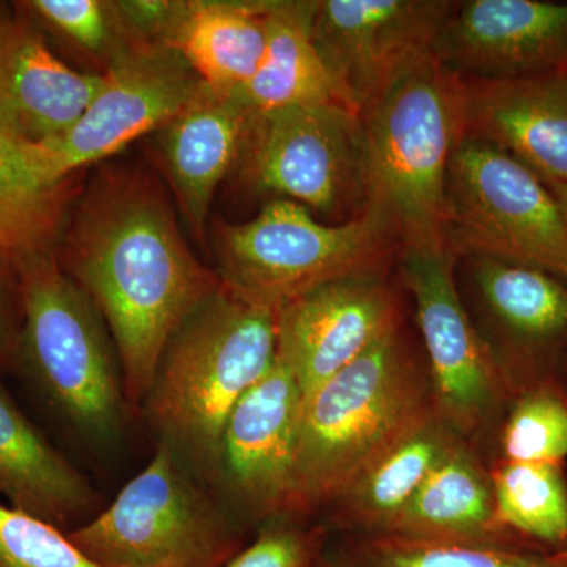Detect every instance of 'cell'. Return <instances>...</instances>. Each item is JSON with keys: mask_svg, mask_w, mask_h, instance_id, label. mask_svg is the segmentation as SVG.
<instances>
[{"mask_svg": "<svg viewBox=\"0 0 567 567\" xmlns=\"http://www.w3.org/2000/svg\"><path fill=\"white\" fill-rule=\"evenodd\" d=\"M59 246L112 336L126 404H144L171 339L221 279L186 245L158 182L130 167L96 175Z\"/></svg>", "mask_w": 567, "mask_h": 567, "instance_id": "obj_1", "label": "cell"}, {"mask_svg": "<svg viewBox=\"0 0 567 567\" xmlns=\"http://www.w3.org/2000/svg\"><path fill=\"white\" fill-rule=\"evenodd\" d=\"M363 210L401 251H446L445 189L457 145L468 134L464 78L434 55L360 115Z\"/></svg>", "mask_w": 567, "mask_h": 567, "instance_id": "obj_2", "label": "cell"}, {"mask_svg": "<svg viewBox=\"0 0 567 567\" xmlns=\"http://www.w3.org/2000/svg\"><path fill=\"white\" fill-rule=\"evenodd\" d=\"M436 412L423 350L405 324L303 399L297 520H320L377 457Z\"/></svg>", "mask_w": 567, "mask_h": 567, "instance_id": "obj_3", "label": "cell"}, {"mask_svg": "<svg viewBox=\"0 0 567 567\" xmlns=\"http://www.w3.org/2000/svg\"><path fill=\"white\" fill-rule=\"evenodd\" d=\"M276 353V312L221 282L171 339L145 399L163 442L215 477L227 417Z\"/></svg>", "mask_w": 567, "mask_h": 567, "instance_id": "obj_4", "label": "cell"}, {"mask_svg": "<svg viewBox=\"0 0 567 567\" xmlns=\"http://www.w3.org/2000/svg\"><path fill=\"white\" fill-rule=\"evenodd\" d=\"M14 268L21 297L17 360L85 439L114 443L126 401L103 317L63 271L58 254Z\"/></svg>", "mask_w": 567, "mask_h": 567, "instance_id": "obj_5", "label": "cell"}, {"mask_svg": "<svg viewBox=\"0 0 567 567\" xmlns=\"http://www.w3.org/2000/svg\"><path fill=\"white\" fill-rule=\"evenodd\" d=\"M69 537L102 567H224L245 547L246 525L162 442L114 502Z\"/></svg>", "mask_w": 567, "mask_h": 567, "instance_id": "obj_6", "label": "cell"}, {"mask_svg": "<svg viewBox=\"0 0 567 567\" xmlns=\"http://www.w3.org/2000/svg\"><path fill=\"white\" fill-rule=\"evenodd\" d=\"M394 246L369 213L328 226L287 199L271 200L249 221L218 224L215 234L224 286L275 312L336 279L385 274Z\"/></svg>", "mask_w": 567, "mask_h": 567, "instance_id": "obj_7", "label": "cell"}, {"mask_svg": "<svg viewBox=\"0 0 567 567\" xmlns=\"http://www.w3.org/2000/svg\"><path fill=\"white\" fill-rule=\"evenodd\" d=\"M445 246L457 260L496 257L567 281V234L554 193L511 153L470 134L447 169Z\"/></svg>", "mask_w": 567, "mask_h": 567, "instance_id": "obj_8", "label": "cell"}, {"mask_svg": "<svg viewBox=\"0 0 567 567\" xmlns=\"http://www.w3.org/2000/svg\"><path fill=\"white\" fill-rule=\"evenodd\" d=\"M456 262L447 251H405L401 279L415 303L436 413L491 464L516 391L466 309Z\"/></svg>", "mask_w": 567, "mask_h": 567, "instance_id": "obj_9", "label": "cell"}, {"mask_svg": "<svg viewBox=\"0 0 567 567\" xmlns=\"http://www.w3.org/2000/svg\"><path fill=\"white\" fill-rule=\"evenodd\" d=\"M361 118L342 104L249 115L237 169L249 188L311 210L333 212L361 196Z\"/></svg>", "mask_w": 567, "mask_h": 567, "instance_id": "obj_10", "label": "cell"}, {"mask_svg": "<svg viewBox=\"0 0 567 567\" xmlns=\"http://www.w3.org/2000/svg\"><path fill=\"white\" fill-rule=\"evenodd\" d=\"M203 81L166 43L132 44L103 73V84L69 132L32 145L41 173L65 182L133 141L156 133L182 111Z\"/></svg>", "mask_w": 567, "mask_h": 567, "instance_id": "obj_11", "label": "cell"}, {"mask_svg": "<svg viewBox=\"0 0 567 567\" xmlns=\"http://www.w3.org/2000/svg\"><path fill=\"white\" fill-rule=\"evenodd\" d=\"M451 0H316L312 40L350 110L361 115L434 55Z\"/></svg>", "mask_w": 567, "mask_h": 567, "instance_id": "obj_12", "label": "cell"}, {"mask_svg": "<svg viewBox=\"0 0 567 567\" xmlns=\"http://www.w3.org/2000/svg\"><path fill=\"white\" fill-rule=\"evenodd\" d=\"M301 406L303 393L276 353L267 375L227 417L215 480L246 527L295 518Z\"/></svg>", "mask_w": 567, "mask_h": 567, "instance_id": "obj_13", "label": "cell"}, {"mask_svg": "<svg viewBox=\"0 0 567 567\" xmlns=\"http://www.w3.org/2000/svg\"><path fill=\"white\" fill-rule=\"evenodd\" d=\"M464 260L475 308V316H470L516 394L561 377L567 350V286L563 279L496 257Z\"/></svg>", "mask_w": 567, "mask_h": 567, "instance_id": "obj_14", "label": "cell"}, {"mask_svg": "<svg viewBox=\"0 0 567 567\" xmlns=\"http://www.w3.org/2000/svg\"><path fill=\"white\" fill-rule=\"evenodd\" d=\"M404 324L401 297L385 274L336 279L276 312L278 357L305 399Z\"/></svg>", "mask_w": 567, "mask_h": 567, "instance_id": "obj_15", "label": "cell"}, {"mask_svg": "<svg viewBox=\"0 0 567 567\" xmlns=\"http://www.w3.org/2000/svg\"><path fill=\"white\" fill-rule=\"evenodd\" d=\"M434 58L470 80H506L555 69L567 63V2H456L435 41Z\"/></svg>", "mask_w": 567, "mask_h": 567, "instance_id": "obj_16", "label": "cell"}, {"mask_svg": "<svg viewBox=\"0 0 567 567\" xmlns=\"http://www.w3.org/2000/svg\"><path fill=\"white\" fill-rule=\"evenodd\" d=\"M103 84V74L74 70L51 51L24 17L0 20V130L29 145L69 132Z\"/></svg>", "mask_w": 567, "mask_h": 567, "instance_id": "obj_17", "label": "cell"}, {"mask_svg": "<svg viewBox=\"0 0 567 567\" xmlns=\"http://www.w3.org/2000/svg\"><path fill=\"white\" fill-rule=\"evenodd\" d=\"M464 81L470 136L511 153L546 185L567 182V63L527 76Z\"/></svg>", "mask_w": 567, "mask_h": 567, "instance_id": "obj_18", "label": "cell"}, {"mask_svg": "<svg viewBox=\"0 0 567 567\" xmlns=\"http://www.w3.org/2000/svg\"><path fill=\"white\" fill-rule=\"evenodd\" d=\"M249 112L240 96L200 84L199 91L156 132L159 164L186 224L205 240V224L216 189L238 159Z\"/></svg>", "mask_w": 567, "mask_h": 567, "instance_id": "obj_19", "label": "cell"}, {"mask_svg": "<svg viewBox=\"0 0 567 567\" xmlns=\"http://www.w3.org/2000/svg\"><path fill=\"white\" fill-rule=\"evenodd\" d=\"M386 535L507 548H527L496 520L491 464L466 442L454 447L417 488Z\"/></svg>", "mask_w": 567, "mask_h": 567, "instance_id": "obj_20", "label": "cell"}, {"mask_svg": "<svg viewBox=\"0 0 567 567\" xmlns=\"http://www.w3.org/2000/svg\"><path fill=\"white\" fill-rule=\"evenodd\" d=\"M439 413L425 417L375 458L328 506L320 522L333 533H385L458 443Z\"/></svg>", "mask_w": 567, "mask_h": 567, "instance_id": "obj_21", "label": "cell"}, {"mask_svg": "<svg viewBox=\"0 0 567 567\" xmlns=\"http://www.w3.org/2000/svg\"><path fill=\"white\" fill-rule=\"evenodd\" d=\"M0 494L55 527L92 509L95 492L0 386Z\"/></svg>", "mask_w": 567, "mask_h": 567, "instance_id": "obj_22", "label": "cell"}, {"mask_svg": "<svg viewBox=\"0 0 567 567\" xmlns=\"http://www.w3.org/2000/svg\"><path fill=\"white\" fill-rule=\"evenodd\" d=\"M268 0H186L169 44L208 87L240 95L262 63Z\"/></svg>", "mask_w": 567, "mask_h": 567, "instance_id": "obj_23", "label": "cell"}, {"mask_svg": "<svg viewBox=\"0 0 567 567\" xmlns=\"http://www.w3.org/2000/svg\"><path fill=\"white\" fill-rule=\"evenodd\" d=\"M315 6L316 0H268L262 63L238 95L249 115L311 104L349 107L312 40Z\"/></svg>", "mask_w": 567, "mask_h": 567, "instance_id": "obj_24", "label": "cell"}, {"mask_svg": "<svg viewBox=\"0 0 567 567\" xmlns=\"http://www.w3.org/2000/svg\"><path fill=\"white\" fill-rule=\"evenodd\" d=\"M73 177L51 182L32 145L0 130V257L18 264L58 251L69 219Z\"/></svg>", "mask_w": 567, "mask_h": 567, "instance_id": "obj_25", "label": "cell"}, {"mask_svg": "<svg viewBox=\"0 0 567 567\" xmlns=\"http://www.w3.org/2000/svg\"><path fill=\"white\" fill-rule=\"evenodd\" d=\"M322 567H567V547L527 550L386 533H333Z\"/></svg>", "mask_w": 567, "mask_h": 567, "instance_id": "obj_26", "label": "cell"}, {"mask_svg": "<svg viewBox=\"0 0 567 567\" xmlns=\"http://www.w3.org/2000/svg\"><path fill=\"white\" fill-rule=\"evenodd\" d=\"M496 520L537 550L567 547L566 464L491 462Z\"/></svg>", "mask_w": 567, "mask_h": 567, "instance_id": "obj_27", "label": "cell"}, {"mask_svg": "<svg viewBox=\"0 0 567 567\" xmlns=\"http://www.w3.org/2000/svg\"><path fill=\"white\" fill-rule=\"evenodd\" d=\"M495 461L566 464L567 383L561 377L518 391L499 429Z\"/></svg>", "mask_w": 567, "mask_h": 567, "instance_id": "obj_28", "label": "cell"}, {"mask_svg": "<svg viewBox=\"0 0 567 567\" xmlns=\"http://www.w3.org/2000/svg\"><path fill=\"white\" fill-rule=\"evenodd\" d=\"M18 6L81 55L92 73L103 74L133 44L110 0H31Z\"/></svg>", "mask_w": 567, "mask_h": 567, "instance_id": "obj_29", "label": "cell"}, {"mask_svg": "<svg viewBox=\"0 0 567 567\" xmlns=\"http://www.w3.org/2000/svg\"><path fill=\"white\" fill-rule=\"evenodd\" d=\"M0 567H102L69 533L17 507L0 505Z\"/></svg>", "mask_w": 567, "mask_h": 567, "instance_id": "obj_30", "label": "cell"}, {"mask_svg": "<svg viewBox=\"0 0 567 567\" xmlns=\"http://www.w3.org/2000/svg\"><path fill=\"white\" fill-rule=\"evenodd\" d=\"M333 532L320 520L276 518L224 567H322Z\"/></svg>", "mask_w": 567, "mask_h": 567, "instance_id": "obj_31", "label": "cell"}, {"mask_svg": "<svg viewBox=\"0 0 567 567\" xmlns=\"http://www.w3.org/2000/svg\"><path fill=\"white\" fill-rule=\"evenodd\" d=\"M185 3L186 0H122L115 6L133 44H167Z\"/></svg>", "mask_w": 567, "mask_h": 567, "instance_id": "obj_32", "label": "cell"}, {"mask_svg": "<svg viewBox=\"0 0 567 567\" xmlns=\"http://www.w3.org/2000/svg\"><path fill=\"white\" fill-rule=\"evenodd\" d=\"M21 297L17 268L0 257V365L17 360Z\"/></svg>", "mask_w": 567, "mask_h": 567, "instance_id": "obj_33", "label": "cell"}, {"mask_svg": "<svg viewBox=\"0 0 567 567\" xmlns=\"http://www.w3.org/2000/svg\"><path fill=\"white\" fill-rule=\"evenodd\" d=\"M547 186L548 189L554 193L555 199H557L559 212H561L563 223H565V229L567 234V182L551 183V185Z\"/></svg>", "mask_w": 567, "mask_h": 567, "instance_id": "obj_34", "label": "cell"}, {"mask_svg": "<svg viewBox=\"0 0 567 567\" xmlns=\"http://www.w3.org/2000/svg\"><path fill=\"white\" fill-rule=\"evenodd\" d=\"M561 377H563V380H565V382L567 383V350H566V354H565V360H563Z\"/></svg>", "mask_w": 567, "mask_h": 567, "instance_id": "obj_35", "label": "cell"}, {"mask_svg": "<svg viewBox=\"0 0 567 567\" xmlns=\"http://www.w3.org/2000/svg\"><path fill=\"white\" fill-rule=\"evenodd\" d=\"M7 14H9V10L0 3V20H2L3 17H7Z\"/></svg>", "mask_w": 567, "mask_h": 567, "instance_id": "obj_36", "label": "cell"}]
</instances>
